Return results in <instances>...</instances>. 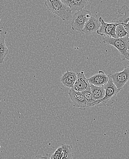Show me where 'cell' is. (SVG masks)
<instances>
[{
	"label": "cell",
	"mask_w": 129,
	"mask_h": 159,
	"mask_svg": "<svg viewBox=\"0 0 129 159\" xmlns=\"http://www.w3.org/2000/svg\"><path fill=\"white\" fill-rule=\"evenodd\" d=\"M105 96L100 100L95 101L89 105L90 108L92 107H102L111 106L116 100V96L120 91L113 82L111 78L109 77V80L105 85Z\"/></svg>",
	"instance_id": "cell-1"
},
{
	"label": "cell",
	"mask_w": 129,
	"mask_h": 159,
	"mask_svg": "<svg viewBox=\"0 0 129 159\" xmlns=\"http://www.w3.org/2000/svg\"><path fill=\"white\" fill-rule=\"evenodd\" d=\"M45 5L48 9L64 21L72 19V10L60 0H46Z\"/></svg>",
	"instance_id": "cell-2"
},
{
	"label": "cell",
	"mask_w": 129,
	"mask_h": 159,
	"mask_svg": "<svg viewBox=\"0 0 129 159\" xmlns=\"http://www.w3.org/2000/svg\"><path fill=\"white\" fill-rule=\"evenodd\" d=\"M103 42L108 45L115 47L119 51L123 59H126L127 56V51L129 49L128 35L122 38L105 36L103 39Z\"/></svg>",
	"instance_id": "cell-3"
},
{
	"label": "cell",
	"mask_w": 129,
	"mask_h": 159,
	"mask_svg": "<svg viewBox=\"0 0 129 159\" xmlns=\"http://www.w3.org/2000/svg\"><path fill=\"white\" fill-rule=\"evenodd\" d=\"M90 11L84 9L74 14L72 21V28L73 30L82 32L85 23L91 17Z\"/></svg>",
	"instance_id": "cell-4"
},
{
	"label": "cell",
	"mask_w": 129,
	"mask_h": 159,
	"mask_svg": "<svg viewBox=\"0 0 129 159\" xmlns=\"http://www.w3.org/2000/svg\"><path fill=\"white\" fill-rule=\"evenodd\" d=\"M108 76L117 88L121 90L129 81V65L125 66L122 71L109 74Z\"/></svg>",
	"instance_id": "cell-5"
},
{
	"label": "cell",
	"mask_w": 129,
	"mask_h": 159,
	"mask_svg": "<svg viewBox=\"0 0 129 159\" xmlns=\"http://www.w3.org/2000/svg\"><path fill=\"white\" fill-rule=\"evenodd\" d=\"M68 94L75 107L78 108L81 110H85L90 108L89 103L86 100L82 92L75 91L73 89L70 88Z\"/></svg>",
	"instance_id": "cell-6"
},
{
	"label": "cell",
	"mask_w": 129,
	"mask_h": 159,
	"mask_svg": "<svg viewBox=\"0 0 129 159\" xmlns=\"http://www.w3.org/2000/svg\"><path fill=\"white\" fill-rule=\"evenodd\" d=\"M99 21L101 24L100 28L97 31L98 34L102 36L117 38L115 34V29L116 26L120 24L113 21L111 23H106L102 17H100Z\"/></svg>",
	"instance_id": "cell-7"
},
{
	"label": "cell",
	"mask_w": 129,
	"mask_h": 159,
	"mask_svg": "<svg viewBox=\"0 0 129 159\" xmlns=\"http://www.w3.org/2000/svg\"><path fill=\"white\" fill-rule=\"evenodd\" d=\"M90 86L88 80L86 78L83 71L77 74V79L73 88L75 91L82 92Z\"/></svg>",
	"instance_id": "cell-8"
},
{
	"label": "cell",
	"mask_w": 129,
	"mask_h": 159,
	"mask_svg": "<svg viewBox=\"0 0 129 159\" xmlns=\"http://www.w3.org/2000/svg\"><path fill=\"white\" fill-rule=\"evenodd\" d=\"M90 84L97 86H103L105 85L109 80V77L103 71L100 70L97 74L87 79Z\"/></svg>",
	"instance_id": "cell-9"
},
{
	"label": "cell",
	"mask_w": 129,
	"mask_h": 159,
	"mask_svg": "<svg viewBox=\"0 0 129 159\" xmlns=\"http://www.w3.org/2000/svg\"><path fill=\"white\" fill-rule=\"evenodd\" d=\"M100 26L98 19L91 16L85 23L82 32L87 35H90L97 32Z\"/></svg>",
	"instance_id": "cell-10"
},
{
	"label": "cell",
	"mask_w": 129,
	"mask_h": 159,
	"mask_svg": "<svg viewBox=\"0 0 129 159\" xmlns=\"http://www.w3.org/2000/svg\"><path fill=\"white\" fill-rule=\"evenodd\" d=\"M7 34L6 31L0 30V64H2L8 54V48L5 43V36Z\"/></svg>",
	"instance_id": "cell-11"
},
{
	"label": "cell",
	"mask_w": 129,
	"mask_h": 159,
	"mask_svg": "<svg viewBox=\"0 0 129 159\" xmlns=\"http://www.w3.org/2000/svg\"><path fill=\"white\" fill-rule=\"evenodd\" d=\"M118 12L122 15V17H118L113 21L123 25L127 24L129 22V8L127 5H125L121 7V8L118 10Z\"/></svg>",
	"instance_id": "cell-12"
},
{
	"label": "cell",
	"mask_w": 129,
	"mask_h": 159,
	"mask_svg": "<svg viewBox=\"0 0 129 159\" xmlns=\"http://www.w3.org/2000/svg\"><path fill=\"white\" fill-rule=\"evenodd\" d=\"M90 86L92 96L95 101L100 100L105 96V85L103 86H97L93 84H90Z\"/></svg>",
	"instance_id": "cell-13"
},
{
	"label": "cell",
	"mask_w": 129,
	"mask_h": 159,
	"mask_svg": "<svg viewBox=\"0 0 129 159\" xmlns=\"http://www.w3.org/2000/svg\"><path fill=\"white\" fill-rule=\"evenodd\" d=\"M89 1V0H71L68 6L72 10L78 11L84 9Z\"/></svg>",
	"instance_id": "cell-14"
},
{
	"label": "cell",
	"mask_w": 129,
	"mask_h": 159,
	"mask_svg": "<svg viewBox=\"0 0 129 159\" xmlns=\"http://www.w3.org/2000/svg\"><path fill=\"white\" fill-rule=\"evenodd\" d=\"M63 155L62 159H72L73 158V147L71 144H62Z\"/></svg>",
	"instance_id": "cell-15"
},
{
	"label": "cell",
	"mask_w": 129,
	"mask_h": 159,
	"mask_svg": "<svg viewBox=\"0 0 129 159\" xmlns=\"http://www.w3.org/2000/svg\"><path fill=\"white\" fill-rule=\"evenodd\" d=\"M115 34L117 38H122L128 35L123 24L117 25L115 29Z\"/></svg>",
	"instance_id": "cell-16"
},
{
	"label": "cell",
	"mask_w": 129,
	"mask_h": 159,
	"mask_svg": "<svg viewBox=\"0 0 129 159\" xmlns=\"http://www.w3.org/2000/svg\"><path fill=\"white\" fill-rule=\"evenodd\" d=\"M60 81L64 86L70 89L73 88L75 84V83L70 80L64 73L60 78Z\"/></svg>",
	"instance_id": "cell-17"
},
{
	"label": "cell",
	"mask_w": 129,
	"mask_h": 159,
	"mask_svg": "<svg viewBox=\"0 0 129 159\" xmlns=\"http://www.w3.org/2000/svg\"><path fill=\"white\" fill-rule=\"evenodd\" d=\"M82 93L83 94L86 100L87 101V102L89 103V105L91 103L95 102V100L93 98L92 91H91L90 86L88 87L86 89L82 91Z\"/></svg>",
	"instance_id": "cell-18"
},
{
	"label": "cell",
	"mask_w": 129,
	"mask_h": 159,
	"mask_svg": "<svg viewBox=\"0 0 129 159\" xmlns=\"http://www.w3.org/2000/svg\"><path fill=\"white\" fill-rule=\"evenodd\" d=\"M64 153L62 146H60L57 148L55 152L50 157V159H62Z\"/></svg>",
	"instance_id": "cell-19"
},
{
	"label": "cell",
	"mask_w": 129,
	"mask_h": 159,
	"mask_svg": "<svg viewBox=\"0 0 129 159\" xmlns=\"http://www.w3.org/2000/svg\"><path fill=\"white\" fill-rule=\"evenodd\" d=\"M124 27H125V29H126V31L129 34V22H128L127 24H125L124 25Z\"/></svg>",
	"instance_id": "cell-20"
},
{
	"label": "cell",
	"mask_w": 129,
	"mask_h": 159,
	"mask_svg": "<svg viewBox=\"0 0 129 159\" xmlns=\"http://www.w3.org/2000/svg\"><path fill=\"white\" fill-rule=\"evenodd\" d=\"M126 59L128 60L129 61V49L127 51V56Z\"/></svg>",
	"instance_id": "cell-21"
},
{
	"label": "cell",
	"mask_w": 129,
	"mask_h": 159,
	"mask_svg": "<svg viewBox=\"0 0 129 159\" xmlns=\"http://www.w3.org/2000/svg\"><path fill=\"white\" fill-rule=\"evenodd\" d=\"M128 43L129 44V34L128 35Z\"/></svg>",
	"instance_id": "cell-22"
},
{
	"label": "cell",
	"mask_w": 129,
	"mask_h": 159,
	"mask_svg": "<svg viewBox=\"0 0 129 159\" xmlns=\"http://www.w3.org/2000/svg\"><path fill=\"white\" fill-rule=\"evenodd\" d=\"M60 1H61V2H63L64 3V1H65V0H60Z\"/></svg>",
	"instance_id": "cell-23"
}]
</instances>
